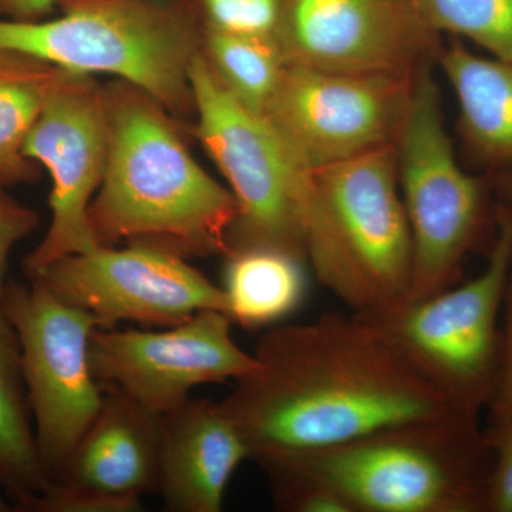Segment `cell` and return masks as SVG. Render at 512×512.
<instances>
[{"label": "cell", "instance_id": "cell-26", "mask_svg": "<svg viewBox=\"0 0 512 512\" xmlns=\"http://www.w3.org/2000/svg\"><path fill=\"white\" fill-rule=\"evenodd\" d=\"M501 362L493 399L488 404V423H495L512 416V281L505 291L503 313H501Z\"/></svg>", "mask_w": 512, "mask_h": 512}, {"label": "cell", "instance_id": "cell-1", "mask_svg": "<svg viewBox=\"0 0 512 512\" xmlns=\"http://www.w3.org/2000/svg\"><path fill=\"white\" fill-rule=\"evenodd\" d=\"M254 356V369L220 402L251 460L467 414L360 313L329 312L276 326L259 340Z\"/></svg>", "mask_w": 512, "mask_h": 512}, {"label": "cell", "instance_id": "cell-24", "mask_svg": "<svg viewBox=\"0 0 512 512\" xmlns=\"http://www.w3.org/2000/svg\"><path fill=\"white\" fill-rule=\"evenodd\" d=\"M484 430L494 451L488 512H512V416Z\"/></svg>", "mask_w": 512, "mask_h": 512}, {"label": "cell", "instance_id": "cell-18", "mask_svg": "<svg viewBox=\"0 0 512 512\" xmlns=\"http://www.w3.org/2000/svg\"><path fill=\"white\" fill-rule=\"evenodd\" d=\"M30 414L18 335L0 309V483L19 511L32 510L52 485Z\"/></svg>", "mask_w": 512, "mask_h": 512}, {"label": "cell", "instance_id": "cell-6", "mask_svg": "<svg viewBox=\"0 0 512 512\" xmlns=\"http://www.w3.org/2000/svg\"><path fill=\"white\" fill-rule=\"evenodd\" d=\"M190 83L195 133L227 178L238 205L227 256L241 249L274 248L308 262L305 218L311 170L265 116L229 92L201 50L192 60Z\"/></svg>", "mask_w": 512, "mask_h": 512}, {"label": "cell", "instance_id": "cell-19", "mask_svg": "<svg viewBox=\"0 0 512 512\" xmlns=\"http://www.w3.org/2000/svg\"><path fill=\"white\" fill-rule=\"evenodd\" d=\"M227 259L224 291L232 322L247 329L274 325L305 298L302 259L274 248L241 249Z\"/></svg>", "mask_w": 512, "mask_h": 512}, {"label": "cell", "instance_id": "cell-8", "mask_svg": "<svg viewBox=\"0 0 512 512\" xmlns=\"http://www.w3.org/2000/svg\"><path fill=\"white\" fill-rule=\"evenodd\" d=\"M396 148L413 245L409 301H419L460 282L490 221L487 187L458 163L430 67L417 76Z\"/></svg>", "mask_w": 512, "mask_h": 512}, {"label": "cell", "instance_id": "cell-9", "mask_svg": "<svg viewBox=\"0 0 512 512\" xmlns=\"http://www.w3.org/2000/svg\"><path fill=\"white\" fill-rule=\"evenodd\" d=\"M0 309L18 335L37 450L53 483L103 403L89 357L99 322L37 281H6Z\"/></svg>", "mask_w": 512, "mask_h": 512}, {"label": "cell", "instance_id": "cell-17", "mask_svg": "<svg viewBox=\"0 0 512 512\" xmlns=\"http://www.w3.org/2000/svg\"><path fill=\"white\" fill-rule=\"evenodd\" d=\"M437 60L456 96L468 150L488 167H512V59L454 43Z\"/></svg>", "mask_w": 512, "mask_h": 512}, {"label": "cell", "instance_id": "cell-4", "mask_svg": "<svg viewBox=\"0 0 512 512\" xmlns=\"http://www.w3.org/2000/svg\"><path fill=\"white\" fill-rule=\"evenodd\" d=\"M305 234L316 278L350 311L409 301L413 245L396 144L311 170Z\"/></svg>", "mask_w": 512, "mask_h": 512}, {"label": "cell", "instance_id": "cell-5", "mask_svg": "<svg viewBox=\"0 0 512 512\" xmlns=\"http://www.w3.org/2000/svg\"><path fill=\"white\" fill-rule=\"evenodd\" d=\"M60 6L55 19H0V46L63 72L114 76L171 116L194 113L190 69L201 33L187 16L154 0H64Z\"/></svg>", "mask_w": 512, "mask_h": 512}, {"label": "cell", "instance_id": "cell-21", "mask_svg": "<svg viewBox=\"0 0 512 512\" xmlns=\"http://www.w3.org/2000/svg\"><path fill=\"white\" fill-rule=\"evenodd\" d=\"M200 50L229 92L255 113H265L286 64L276 37L204 28Z\"/></svg>", "mask_w": 512, "mask_h": 512}, {"label": "cell", "instance_id": "cell-27", "mask_svg": "<svg viewBox=\"0 0 512 512\" xmlns=\"http://www.w3.org/2000/svg\"><path fill=\"white\" fill-rule=\"evenodd\" d=\"M64 0H0V19L13 22L43 20Z\"/></svg>", "mask_w": 512, "mask_h": 512}, {"label": "cell", "instance_id": "cell-28", "mask_svg": "<svg viewBox=\"0 0 512 512\" xmlns=\"http://www.w3.org/2000/svg\"><path fill=\"white\" fill-rule=\"evenodd\" d=\"M2 490H5V488H3L2 483H0V512L15 511V508H13L15 505L10 504L9 501L6 500Z\"/></svg>", "mask_w": 512, "mask_h": 512}, {"label": "cell", "instance_id": "cell-22", "mask_svg": "<svg viewBox=\"0 0 512 512\" xmlns=\"http://www.w3.org/2000/svg\"><path fill=\"white\" fill-rule=\"evenodd\" d=\"M431 32L464 37L490 56L512 59V0H414Z\"/></svg>", "mask_w": 512, "mask_h": 512}, {"label": "cell", "instance_id": "cell-14", "mask_svg": "<svg viewBox=\"0 0 512 512\" xmlns=\"http://www.w3.org/2000/svg\"><path fill=\"white\" fill-rule=\"evenodd\" d=\"M414 0H281L276 40L286 64L417 76L439 57Z\"/></svg>", "mask_w": 512, "mask_h": 512}, {"label": "cell", "instance_id": "cell-23", "mask_svg": "<svg viewBox=\"0 0 512 512\" xmlns=\"http://www.w3.org/2000/svg\"><path fill=\"white\" fill-rule=\"evenodd\" d=\"M205 29L276 37L281 0H201Z\"/></svg>", "mask_w": 512, "mask_h": 512}, {"label": "cell", "instance_id": "cell-2", "mask_svg": "<svg viewBox=\"0 0 512 512\" xmlns=\"http://www.w3.org/2000/svg\"><path fill=\"white\" fill-rule=\"evenodd\" d=\"M103 87L110 147L89 211L97 244L144 245L185 259L227 256L234 194L194 160L156 100L121 80Z\"/></svg>", "mask_w": 512, "mask_h": 512}, {"label": "cell", "instance_id": "cell-10", "mask_svg": "<svg viewBox=\"0 0 512 512\" xmlns=\"http://www.w3.org/2000/svg\"><path fill=\"white\" fill-rule=\"evenodd\" d=\"M109 147L104 87L94 76L57 69L23 146L25 157L52 180V220L45 238L23 261L28 281L64 256L99 247L89 211L106 173Z\"/></svg>", "mask_w": 512, "mask_h": 512}, {"label": "cell", "instance_id": "cell-25", "mask_svg": "<svg viewBox=\"0 0 512 512\" xmlns=\"http://www.w3.org/2000/svg\"><path fill=\"white\" fill-rule=\"evenodd\" d=\"M39 224L36 211L16 200L8 187L0 184V295L6 284L10 252L22 239L32 235Z\"/></svg>", "mask_w": 512, "mask_h": 512}, {"label": "cell", "instance_id": "cell-12", "mask_svg": "<svg viewBox=\"0 0 512 512\" xmlns=\"http://www.w3.org/2000/svg\"><path fill=\"white\" fill-rule=\"evenodd\" d=\"M29 281L92 313L104 329L120 322L173 328L204 309L228 315L224 288L212 284L188 259L144 245H99L64 256Z\"/></svg>", "mask_w": 512, "mask_h": 512}, {"label": "cell", "instance_id": "cell-29", "mask_svg": "<svg viewBox=\"0 0 512 512\" xmlns=\"http://www.w3.org/2000/svg\"><path fill=\"white\" fill-rule=\"evenodd\" d=\"M505 207L512 212V204H505ZM511 281H512V258H511Z\"/></svg>", "mask_w": 512, "mask_h": 512}, {"label": "cell", "instance_id": "cell-15", "mask_svg": "<svg viewBox=\"0 0 512 512\" xmlns=\"http://www.w3.org/2000/svg\"><path fill=\"white\" fill-rule=\"evenodd\" d=\"M103 389L99 413L30 512H136L157 491L161 414L119 387Z\"/></svg>", "mask_w": 512, "mask_h": 512}, {"label": "cell", "instance_id": "cell-16", "mask_svg": "<svg viewBox=\"0 0 512 512\" xmlns=\"http://www.w3.org/2000/svg\"><path fill=\"white\" fill-rule=\"evenodd\" d=\"M247 458V444L220 402L190 397L161 414L157 493L165 511L220 512Z\"/></svg>", "mask_w": 512, "mask_h": 512}, {"label": "cell", "instance_id": "cell-11", "mask_svg": "<svg viewBox=\"0 0 512 512\" xmlns=\"http://www.w3.org/2000/svg\"><path fill=\"white\" fill-rule=\"evenodd\" d=\"M417 76L285 64L262 116L296 158L316 170L396 144L412 107Z\"/></svg>", "mask_w": 512, "mask_h": 512}, {"label": "cell", "instance_id": "cell-13", "mask_svg": "<svg viewBox=\"0 0 512 512\" xmlns=\"http://www.w3.org/2000/svg\"><path fill=\"white\" fill-rule=\"evenodd\" d=\"M232 323L227 313L204 309L173 328H97L89 349L93 376L153 412H170L194 387L235 382L254 369L255 356L232 338Z\"/></svg>", "mask_w": 512, "mask_h": 512}, {"label": "cell", "instance_id": "cell-20", "mask_svg": "<svg viewBox=\"0 0 512 512\" xmlns=\"http://www.w3.org/2000/svg\"><path fill=\"white\" fill-rule=\"evenodd\" d=\"M56 67L18 50L0 46V184L35 183L39 165L23 154Z\"/></svg>", "mask_w": 512, "mask_h": 512}, {"label": "cell", "instance_id": "cell-7", "mask_svg": "<svg viewBox=\"0 0 512 512\" xmlns=\"http://www.w3.org/2000/svg\"><path fill=\"white\" fill-rule=\"evenodd\" d=\"M512 212L497 211L487 265L476 278L377 315H363L454 406L473 417L493 399L501 362V313L511 279Z\"/></svg>", "mask_w": 512, "mask_h": 512}, {"label": "cell", "instance_id": "cell-3", "mask_svg": "<svg viewBox=\"0 0 512 512\" xmlns=\"http://www.w3.org/2000/svg\"><path fill=\"white\" fill-rule=\"evenodd\" d=\"M254 461L326 488L349 512H488L494 451L476 417L456 414Z\"/></svg>", "mask_w": 512, "mask_h": 512}]
</instances>
